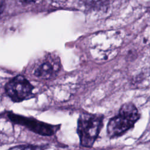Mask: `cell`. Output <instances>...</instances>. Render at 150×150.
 Masks as SVG:
<instances>
[{
	"label": "cell",
	"instance_id": "1",
	"mask_svg": "<svg viewBox=\"0 0 150 150\" xmlns=\"http://www.w3.org/2000/svg\"><path fill=\"white\" fill-rule=\"evenodd\" d=\"M140 114L135 105L131 103L124 104L119 113L111 118L107 124V132L111 138H115L124 134L132 128L139 119Z\"/></svg>",
	"mask_w": 150,
	"mask_h": 150
},
{
	"label": "cell",
	"instance_id": "2",
	"mask_svg": "<svg viewBox=\"0 0 150 150\" xmlns=\"http://www.w3.org/2000/svg\"><path fill=\"white\" fill-rule=\"evenodd\" d=\"M104 116L101 114L82 112L77 120V132L81 146L91 147L103 126Z\"/></svg>",
	"mask_w": 150,
	"mask_h": 150
},
{
	"label": "cell",
	"instance_id": "3",
	"mask_svg": "<svg viewBox=\"0 0 150 150\" xmlns=\"http://www.w3.org/2000/svg\"><path fill=\"white\" fill-rule=\"evenodd\" d=\"M33 86L22 76H17L10 80L5 86L8 96L15 102L28 99L33 95Z\"/></svg>",
	"mask_w": 150,
	"mask_h": 150
},
{
	"label": "cell",
	"instance_id": "4",
	"mask_svg": "<svg viewBox=\"0 0 150 150\" xmlns=\"http://www.w3.org/2000/svg\"><path fill=\"white\" fill-rule=\"evenodd\" d=\"M8 117L11 121L25 126L33 132L44 136L53 135L59 128L58 126L52 125L34 118H27L15 114L9 113Z\"/></svg>",
	"mask_w": 150,
	"mask_h": 150
},
{
	"label": "cell",
	"instance_id": "5",
	"mask_svg": "<svg viewBox=\"0 0 150 150\" xmlns=\"http://www.w3.org/2000/svg\"><path fill=\"white\" fill-rule=\"evenodd\" d=\"M60 68L58 58L50 54L39 59L33 68L34 76L42 79H50L56 75Z\"/></svg>",
	"mask_w": 150,
	"mask_h": 150
},
{
	"label": "cell",
	"instance_id": "6",
	"mask_svg": "<svg viewBox=\"0 0 150 150\" xmlns=\"http://www.w3.org/2000/svg\"><path fill=\"white\" fill-rule=\"evenodd\" d=\"M8 150H42L41 147L33 145H18L9 149Z\"/></svg>",
	"mask_w": 150,
	"mask_h": 150
},
{
	"label": "cell",
	"instance_id": "7",
	"mask_svg": "<svg viewBox=\"0 0 150 150\" xmlns=\"http://www.w3.org/2000/svg\"><path fill=\"white\" fill-rule=\"evenodd\" d=\"M101 0H81V1L87 5L93 6L96 5Z\"/></svg>",
	"mask_w": 150,
	"mask_h": 150
},
{
	"label": "cell",
	"instance_id": "8",
	"mask_svg": "<svg viewBox=\"0 0 150 150\" xmlns=\"http://www.w3.org/2000/svg\"><path fill=\"white\" fill-rule=\"evenodd\" d=\"M4 7V0H0V14L2 12Z\"/></svg>",
	"mask_w": 150,
	"mask_h": 150
},
{
	"label": "cell",
	"instance_id": "9",
	"mask_svg": "<svg viewBox=\"0 0 150 150\" xmlns=\"http://www.w3.org/2000/svg\"><path fill=\"white\" fill-rule=\"evenodd\" d=\"M24 1L26 2H32V1H33L34 0H24Z\"/></svg>",
	"mask_w": 150,
	"mask_h": 150
}]
</instances>
